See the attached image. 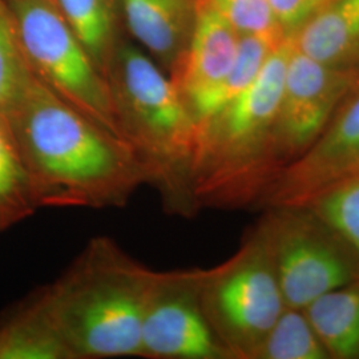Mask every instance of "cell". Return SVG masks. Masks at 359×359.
Segmentation results:
<instances>
[{"instance_id":"obj_19","label":"cell","mask_w":359,"mask_h":359,"mask_svg":"<svg viewBox=\"0 0 359 359\" xmlns=\"http://www.w3.org/2000/svg\"><path fill=\"white\" fill-rule=\"evenodd\" d=\"M306 206L359 262V176L329 188Z\"/></svg>"},{"instance_id":"obj_1","label":"cell","mask_w":359,"mask_h":359,"mask_svg":"<svg viewBox=\"0 0 359 359\" xmlns=\"http://www.w3.org/2000/svg\"><path fill=\"white\" fill-rule=\"evenodd\" d=\"M7 118L38 208L124 206L149 182L128 142L36 77Z\"/></svg>"},{"instance_id":"obj_4","label":"cell","mask_w":359,"mask_h":359,"mask_svg":"<svg viewBox=\"0 0 359 359\" xmlns=\"http://www.w3.org/2000/svg\"><path fill=\"white\" fill-rule=\"evenodd\" d=\"M4 1L34 76L83 115L123 139L108 80L93 63L56 3Z\"/></svg>"},{"instance_id":"obj_22","label":"cell","mask_w":359,"mask_h":359,"mask_svg":"<svg viewBox=\"0 0 359 359\" xmlns=\"http://www.w3.org/2000/svg\"><path fill=\"white\" fill-rule=\"evenodd\" d=\"M329 0H270L285 32L290 35Z\"/></svg>"},{"instance_id":"obj_18","label":"cell","mask_w":359,"mask_h":359,"mask_svg":"<svg viewBox=\"0 0 359 359\" xmlns=\"http://www.w3.org/2000/svg\"><path fill=\"white\" fill-rule=\"evenodd\" d=\"M326 348L304 310L285 308L253 359H326Z\"/></svg>"},{"instance_id":"obj_16","label":"cell","mask_w":359,"mask_h":359,"mask_svg":"<svg viewBox=\"0 0 359 359\" xmlns=\"http://www.w3.org/2000/svg\"><path fill=\"white\" fill-rule=\"evenodd\" d=\"M67 23L107 79L115 55V7L112 0H53Z\"/></svg>"},{"instance_id":"obj_11","label":"cell","mask_w":359,"mask_h":359,"mask_svg":"<svg viewBox=\"0 0 359 359\" xmlns=\"http://www.w3.org/2000/svg\"><path fill=\"white\" fill-rule=\"evenodd\" d=\"M132 36L172 72L185 51L196 0H120Z\"/></svg>"},{"instance_id":"obj_7","label":"cell","mask_w":359,"mask_h":359,"mask_svg":"<svg viewBox=\"0 0 359 359\" xmlns=\"http://www.w3.org/2000/svg\"><path fill=\"white\" fill-rule=\"evenodd\" d=\"M200 280L201 270L158 271L142 321V358H233L206 317Z\"/></svg>"},{"instance_id":"obj_13","label":"cell","mask_w":359,"mask_h":359,"mask_svg":"<svg viewBox=\"0 0 359 359\" xmlns=\"http://www.w3.org/2000/svg\"><path fill=\"white\" fill-rule=\"evenodd\" d=\"M0 359H75L39 290L0 322Z\"/></svg>"},{"instance_id":"obj_2","label":"cell","mask_w":359,"mask_h":359,"mask_svg":"<svg viewBox=\"0 0 359 359\" xmlns=\"http://www.w3.org/2000/svg\"><path fill=\"white\" fill-rule=\"evenodd\" d=\"M157 274L112 238L96 237L39 293L75 359L142 357V321Z\"/></svg>"},{"instance_id":"obj_9","label":"cell","mask_w":359,"mask_h":359,"mask_svg":"<svg viewBox=\"0 0 359 359\" xmlns=\"http://www.w3.org/2000/svg\"><path fill=\"white\" fill-rule=\"evenodd\" d=\"M359 176V84L305 154L283 167L264 193L270 204L297 209L322 192Z\"/></svg>"},{"instance_id":"obj_21","label":"cell","mask_w":359,"mask_h":359,"mask_svg":"<svg viewBox=\"0 0 359 359\" xmlns=\"http://www.w3.org/2000/svg\"><path fill=\"white\" fill-rule=\"evenodd\" d=\"M241 36L286 38L270 0H204Z\"/></svg>"},{"instance_id":"obj_15","label":"cell","mask_w":359,"mask_h":359,"mask_svg":"<svg viewBox=\"0 0 359 359\" xmlns=\"http://www.w3.org/2000/svg\"><path fill=\"white\" fill-rule=\"evenodd\" d=\"M286 38L257 35L241 36L236 60L228 75L215 87L204 90L185 102L196 124L215 115L240 92H243L256 79L271 52Z\"/></svg>"},{"instance_id":"obj_10","label":"cell","mask_w":359,"mask_h":359,"mask_svg":"<svg viewBox=\"0 0 359 359\" xmlns=\"http://www.w3.org/2000/svg\"><path fill=\"white\" fill-rule=\"evenodd\" d=\"M241 35L204 0H196L192 32L170 79L187 102L218 84L231 71ZM187 104V103H185Z\"/></svg>"},{"instance_id":"obj_5","label":"cell","mask_w":359,"mask_h":359,"mask_svg":"<svg viewBox=\"0 0 359 359\" xmlns=\"http://www.w3.org/2000/svg\"><path fill=\"white\" fill-rule=\"evenodd\" d=\"M206 317L233 358L253 359L285 310L262 228L216 269L201 270Z\"/></svg>"},{"instance_id":"obj_3","label":"cell","mask_w":359,"mask_h":359,"mask_svg":"<svg viewBox=\"0 0 359 359\" xmlns=\"http://www.w3.org/2000/svg\"><path fill=\"white\" fill-rule=\"evenodd\" d=\"M107 80L121 136L169 210L188 215L197 124L170 76L130 43H117Z\"/></svg>"},{"instance_id":"obj_6","label":"cell","mask_w":359,"mask_h":359,"mask_svg":"<svg viewBox=\"0 0 359 359\" xmlns=\"http://www.w3.org/2000/svg\"><path fill=\"white\" fill-rule=\"evenodd\" d=\"M358 84L359 69L322 65L293 46L271 136L274 176L317 142Z\"/></svg>"},{"instance_id":"obj_17","label":"cell","mask_w":359,"mask_h":359,"mask_svg":"<svg viewBox=\"0 0 359 359\" xmlns=\"http://www.w3.org/2000/svg\"><path fill=\"white\" fill-rule=\"evenodd\" d=\"M36 209L11 124L0 114V231L26 219Z\"/></svg>"},{"instance_id":"obj_20","label":"cell","mask_w":359,"mask_h":359,"mask_svg":"<svg viewBox=\"0 0 359 359\" xmlns=\"http://www.w3.org/2000/svg\"><path fill=\"white\" fill-rule=\"evenodd\" d=\"M35 79L20 48L13 19L0 0V114L10 115Z\"/></svg>"},{"instance_id":"obj_12","label":"cell","mask_w":359,"mask_h":359,"mask_svg":"<svg viewBox=\"0 0 359 359\" xmlns=\"http://www.w3.org/2000/svg\"><path fill=\"white\" fill-rule=\"evenodd\" d=\"M290 38L295 50L322 65L359 69V0H329Z\"/></svg>"},{"instance_id":"obj_14","label":"cell","mask_w":359,"mask_h":359,"mask_svg":"<svg viewBox=\"0 0 359 359\" xmlns=\"http://www.w3.org/2000/svg\"><path fill=\"white\" fill-rule=\"evenodd\" d=\"M329 357H359V283L318 297L304 309Z\"/></svg>"},{"instance_id":"obj_8","label":"cell","mask_w":359,"mask_h":359,"mask_svg":"<svg viewBox=\"0 0 359 359\" xmlns=\"http://www.w3.org/2000/svg\"><path fill=\"white\" fill-rule=\"evenodd\" d=\"M285 306L304 309L354 283L358 273L338 244L306 218L273 217L262 226Z\"/></svg>"}]
</instances>
